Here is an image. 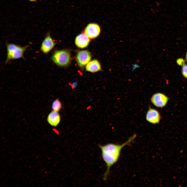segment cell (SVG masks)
<instances>
[{
	"label": "cell",
	"mask_w": 187,
	"mask_h": 187,
	"mask_svg": "<svg viewBox=\"0 0 187 187\" xmlns=\"http://www.w3.org/2000/svg\"><path fill=\"white\" fill-rule=\"evenodd\" d=\"M90 42L89 38L85 34L82 33L78 35L76 37L75 43L78 47L83 48L86 47Z\"/></svg>",
	"instance_id": "10"
},
{
	"label": "cell",
	"mask_w": 187,
	"mask_h": 187,
	"mask_svg": "<svg viewBox=\"0 0 187 187\" xmlns=\"http://www.w3.org/2000/svg\"><path fill=\"white\" fill-rule=\"evenodd\" d=\"M55 44L54 40L50 36V33L47 34L43 41L40 47L41 51L44 54H47L54 48Z\"/></svg>",
	"instance_id": "6"
},
{
	"label": "cell",
	"mask_w": 187,
	"mask_h": 187,
	"mask_svg": "<svg viewBox=\"0 0 187 187\" xmlns=\"http://www.w3.org/2000/svg\"><path fill=\"white\" fill-rule=\"evenodd\" d=\"M146 118L148 122L152 124H156L159 122L161 116L157 110L150 108L146 113Z\"/></svg>",
	"instance_id": "8"
},
{
	"label": "cell",
	"mask_w": 187,
	"mask_h": 187,
	"mask_svg": "<svg viewBox=\"0 0 187 187\" xmlns=\"http://www.w3.org/2000/svg\"><path fill=\"white\" fill-rule=\"evenodd\" d=\"M136 137V135L135 134L121 144L109 143L104 145H99L102 158L106 166V169L103 176L104 180H107L111 167L118 161L122 149L126 145H130Z\"/></svg>",
	"instance_id": "1"
},
{
	"label": "cell",
	"mask_w": 187,
	"mask_h": 187,
	"mask_svg": "<svg viewBox=\"0 0 187 187\" xmlns=\"http://www.w3.org/2000/svg\"><path fill=\"white\" fill-rule=\"evenodd\" d=\"M51 59L53 62L58 66H66L70 62V54L69 51L66 50H56L52 55Z\"/></svg>",
	"instance_id": "3"
},
{
	"label": "cell",
	"mask_w": 187,
	"mask_h": 187,
	"mask_svg": "<svg viewBox=\"0 0 187 187\" xmlns=\"http://www.w3.org/2000/svg\"><path fill=\"white\" fill-rule=\"evenodd\" d=\"M29 1L31 2H35L37 0H29Z\"/></svg>",
	"instance_id": "16"
},
{
	"label": "cell",
	"mask_w": 187,
	"mask_h": 187,
	"mask_svg": "<svg viewBox=\"0 0 187 187\" xmlns=\"http://www.w3.org/2000/svg\"><path fill=\"white\" fill-rule=\"evenodd\" d=\"M169 100V98L167 96L161 92L154 94L150 99L151 103L154 105L161 108L166 105Z\"/></svg>",
	"instance_id": "4"
},
{
	"label": "cell",
	"mask_w": 187,
	"mask_h": 187,
	"mask_svg": "<svg viewBox=\"0 0 187 187\" xmlns=\"http://www.w3.org/2000/svg\"><path fill=\"white\" fill-rule=\"evenodd\" d=\"M101 30L99 25L96 23H91L86 26L84 30V33L89 38L93 39L99 35Z\"/></svg>",
	"instance_id": "5"
},
{
	"label": "cell",
	"mask_w": 187,
	"mask_h": 187,
	"mask_svg": "<svg viewBox=\"0 0 187 187\" xmlns=\"http://www.w3.org/2000/svg\"><path fill=\"white\" fill-rule=\"evenodd\" d=\"M86 70L92 72H95L101 70V66L99 62L95 59L89 62L86 65Z\"/></svg>",
	"instance_id": "11"
},
{
	"label": "cell",
	"mask_w": 187,
	"mask_h": 187,
	"mask_svg": "<svg viewBox=\"0 0 187 187\" xmlns=\"http://www.w3.org/2000/svg\"><path fill=\"white\" fill-rule=\"evenodd\" d=\"M185 60L187 61V52L186 53L185 56Z\"/></svg>",
	"instance_id": "15"
},
{
	"label": "cell",
	"mask_w": 187,
	"mask_h": 187,
	"mask_svg": "<svg viewBox=\"0 0 187 187\" xmlns=\"http://www.w3.org/2000/svg\"><path fill=\"white\" fill-rule=\"evenodd\" d=\"M61 119V116L58 112L52 110L48 114L46 120L51 126L56 127L60 123Z\"/></svg>",
	"instance_id": "9"
},
{
	"label": "cell",
	"mask_w": 187,
	"mask_h": 187,
	"mask_svg": "<svg viewBox=\"0 0 187 187\" xmlns=\"http://www.w3.org/2000/svg\"><path fill=\"white\" fill-rule=\"evenodd\" d=\"M7 57L5 63L11 60L24 58V54L28 45L21 46L13 43H7Z\"/></svg>",
	"instance_id": "2"
},
{
	"label": "cell",
	"mask_w": 187,
	"mask_h": 187,
	"mask_svg": "<svg viewBox=\"0 0 187 187\" xmlns=\"http://www.w3.org/2000/svg\"><path fill=\"white\" fill-rule=\"evenodd\" d=\"M51 107L52 110L58 112L62 108V103L58 99H56L52 103Z\"/></svg>",
	"instance_id": "12"
},
{
	"label": "cell",
	"mask_w": 187,
	"mask_h": 187,
	"mask_svg": "<svg viewBox=\"0 0 187 187\" xmlns=\"http://www.w3.org/2000/svg\"><path fill=\"white\" fill-rule=\"evenodd\" d=\"M181 71L183 76L185 78H187V64L182 66Z\"/></svg>",
	"instance_id": "13"
},
{
	"label": "cell",
	"mask_w": 187,
	"mask_h": 187,
	"mask_svg": "<svg viewBox=\"0 0 187 187\" xmlns=\"http://www.w3.org/2000/svg\"><path fill=\"white\" fill-rule=\"evenodd\" d=\"M91 58L90 53L87 50H81L78 52L76 59L79 66L82 67L90 61Z\"/></svg>",
	"instance_id": "7"
},
{
	"label": "cell",
	"mask_w": 187,
	"mask_h": 187,
	"mask_svg": "<svg viewBox=\"0 0 187 187\" xmlns=\"http://www.w3.org/2000/svg\"><path fill=\"white\" fill-rule=\"evenodd\" d=\"M177 64L179 66H183L185 64V61L182 58H179L176 60Z\"/></svg>",
	"instance_id": "14"
}]
</instances>
